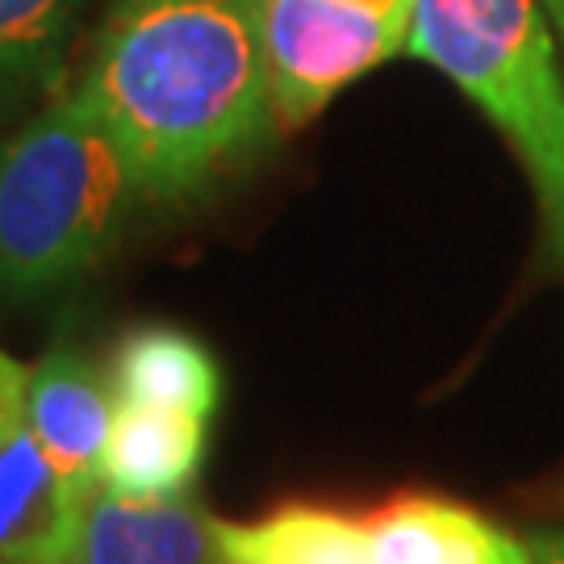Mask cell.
Instances as JSON below:
<instances>
[{
	"instance_id": "7c38bea8",
	"label": "cell",
	"mask_w": 564,
	"mask_h": 564,
	"mask_svg": "<svg viewBox=\"0 0 564 564\" xmlns=\"http://www.w3.org/2000/svg\"><path fill=\"white\" fill-rule=\"evenodd\" d=\"M84 0H0V101L55 93Z\"/></svg>"
},
{
	"instance_id": "ba28073f",
	"label": "cell",
	"mask_w": 564,
	"mask_h": 564,
	"mask_svg": "<svg viewBox=\"0 0 564 564\" xmlns=\"http://www.w3.org/2000/svg\"><path fill=\"white\" fill-rule=\"evenodd\" d=\"M372 564H531V544L435 494H405L364 519Z\"/></svg>"
},
{
	"instance_id": "52a82bcc",
	"label": "cell",
	"mask_w": 564,
	"mask_h": 564,
	"mask_svg": "<svg viewBox=\"0 0 564 564\" xmlns=\"http://www.w3.org/2000/svg\"><path fill=\"white\" fill-rule=\"evenodd\" d=\"M72 564H223L218 519L193 498L130 502L97 489L84 506Z\"/></svg>"
},
{
	"instance_id": "277c9868",
	"label": "cell",
	"mask_w": 564,
	"mask_h": 564,
	"mask_svg": "<svg viewBox=\"0 0 564 564\" xmlns=\"http://www.w3.org/2000/svg\"><path fill=\"white\" fill-rule=\"evenodd\" d=\"M419 0H263L272 105L302 130L347 84L410 46Z\"/></svg>"
},
{
	"instance_id": "9a60e30c",
	"label": "cell",
	"mask_w": 564,
	"mask_h": 564,
	"mask_svg": "<svg viewBox=\"0 0 564 564\" xmlns=\"http://www.w3.org/2000/svg\"><path fill=\"white\" fill-rule=\"evenodd\" d=\"M0 564H4V561H0Z\"/></svg>"
},
{
	"instance_id": "6da1fadb",
	"label": "cell",
	"mask_w": 564,
	"mask_h": 564,
	"mask_svg": "<svg viewBox=\"0 0 564 564\" xmlns=\"http://www.w3.org/2000/svg\"><path fill=\"white\" fill-rule=\"evenodd\" d=\"M80 97L126 151L142 202L197 197L281 130L263 0H118Z\"/></svg>"
},
{
	"instance_id": "7a4b0ae2",
	"label": "cell",
	"mask_w": 564,
	"mask_h": 564,
	"mask_svg": "<svg viewBox=\"0 0 564 564\" xmlns=\"http://www.w3.org/2000/svg\"><path fill=\"white\" fill-rule=\"evenodd\" d=\"M139 181L80 93L0 139V302H34L109 256Z\"/></svg>"
},
{
	"instance_id": "5bb4252c",
	"label": "cell",
	"mask_w": 564,
	"mask_h": 564,
	"mask_svg": "<svg viewBox=\"0 0 564 564\" xmlns=\"http://www.w3.org/2000/svg\"><path fill=\"white\" fill-rule=\"evenodd\" d=\"M540 4H544L552 30H556V34H561V42H564V0H540Z\"/></svg>"
},
{
	"instance_id": "5b68a950",
	"label": "cell",
	"mask_w": 564,
	"mask_h": 564,
	"mask_svg": "<svg viewBox=\"0 0 564 564\" xmlns=\"http://www.w3.org/2000/svg\"><path fill=\"white\" fill-rule=\"evenodd\" d=\"M80 523L30 419V372L0 347V561L72 564Z\"/></svg>"
},
{
	"instance_id": "9c48e42d",
	"label": "cell",
	"mask_w": 564,
	"mask_h": 564,
	"mask_svg": "<svg viewBox=\"0 0 564 564\" xmlns=\"http://www.w3.org/2000/svg\"><path fill=\"white\" fill-rule=\"evenodd\" d=\"M205 431H209V419L188 410L118 402L101 485L130 502L188 498L205 460Z\"/></svg>"
},
{
	"instance_id": "8992f818",
	"label": "cell",
	"mask_w": 564,
	"mask_h": 564,
	"mask_svg": "<svg viewBox=\"0 0 564 564\" xmlns=\"http://www.w3.org/2000/svg\"><path fill=\"white\" fill-rule=\"evenodd\" d=\"M113 393L93 360L72 343H55L30 372V419L63 489L88 506L101 489L105 447L113 431Z\"/></svg>"
},
{
	"instance_id": "3957f363",
	"label": "cell",
	"mask_w": 564,
	"mask_h": 564,
	"mask_svg": "<svg viewBox=\"0 0 564 564\" xmlns=\"http://www.w3.org/2000/svg\"><path fill=\"white\" fill-rule=\"evenodd\" d=\"M405 55L431 63L502 130L564 263V76L540 0H419Z\"/></svg>"
},
{
	"instance_id": "8fae6325",
	"label": "cell",
	"mask_w": 564,
	"mask_h": 564,
	"mask_svg": "<svg viewBox=\"0 0 564 564\" xmlns=\"http://www.w3.org/2000/svg\"><path fill=\"white\" fill-rule=\"evenodd\" d=\"M223 564H372L364 519L314 502H289L251 523L218 519Z\"/></svg>"
},
{
	"instance_id": "4fadbf2b",
	"label": "cell",
	"mask_w": 564,
	"mask_h": 564,
	"mask_svg": "<svg viewBox=\"0 0 564 564\" xmlns=\"http://www.w3.org/2000/svg\"><path fill=\"white\" fill-rule=\"evenodd\" d=\"M531 564H564V531H535L527 535Z\"/></svg>"
},
{
	"instance_id": "30bf717a",
	"label": "cell",
	"mask_w": 564,
	"mask_h": 564,
	"mask_svg": "<svg viewBox=\"0 0 564 564\" xmlns=\"http://www.w3.org/2000/svg\"><path fill=\"white\" fill-rule=\"evenodd\" d=\"M109 389L113 402L167 405L209 419L223 402V368L197 335L155 323L118 343Z\"/></svg>"
}]
</instances>
